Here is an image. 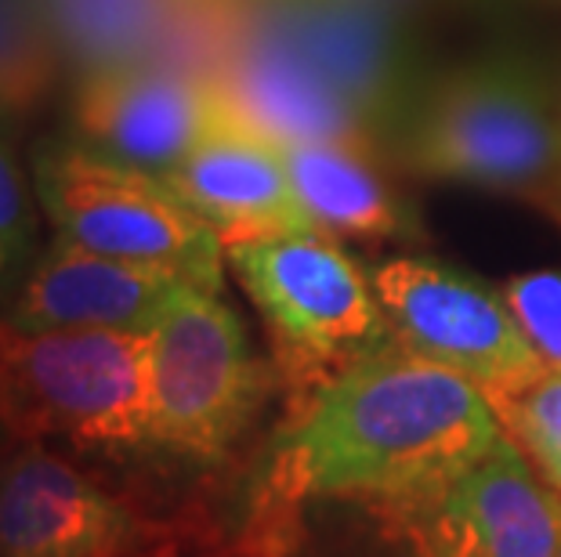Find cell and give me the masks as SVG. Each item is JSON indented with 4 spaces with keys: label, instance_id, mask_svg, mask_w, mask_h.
Here are the masks:
<instances>
[{
    "label": "cell",
    "instance_id": "obj_1",
    "mask_svg": "<svg viewBox=\"0 0 561 557\" xmlns=\"http://www.w3.org/2000/svg\"><path fill=\"white\" fill-rule=\"evenodd\" d=\"M500 438L479 387L391 344L286 409L257 464L243 550L254 557L308 507L374 503L446 481Z\"/></svg>",
    "mask_w": 561,
    "mask_h": 557
},
{
    "label": "cell",
    "instance_id": "obj_2",
    "mask_svg": "<svg viewBox=\"0 0 561 557\" xmlns=\"http://www.w3.org/2000/svg\"><path fill=\"white\" fill-rule=\"evenodd\" d=\"M388 163L416 182L511 196L561 229L554 69L525 47H496L421 80L388 138Z\"/></svg>",
    "mask_w": 561,
    "mask_h": 557
},
{
    "label": "cell",
    "instance_id": "obj_3",
    "mask_svg": "<svg viewBox=\"0 0 561 557\" xmlns=\"http://www.w3.org/2000/svg\"><path fill=\"white\" fill-rule=\"evenodd\" d=\"M225 265L268 334L286 409L369 355L391 348V329L369 268L322 232L225 246Z\"/></svg>",
    "mask_w": 561,
    "mask_h": 557
},
{
    "label": "cell",
    "instance_id": "obj_4",
    "mask_svg": "<svg viewBox=\"0 0 561 557\" xmlns=\"http://www.w3.org/2000/svg\"><path fill=\"white\" fill-rule=\"evenodd\" d=\"M0 417L19 442L110 460L149 453V334H26L0 318Z\"/></svg>",
    "mask_w": 561,
    "mask_h": 557
},
{
    "label": "cell",
    "instance_id": "obj_5",
    "mask_svg": "<svg viewBox=\"0 0 561 557\" xmlns=\"http://www.w3.org/2000/svg\"><path fill=\"white\" fill-rule=\"evenodd\" d=\"M276 387L225 293L182 290L149 334V453L188 471L229 464Z\"/></svg>",
    "mask_w": 561,
    "mask_h": 557
},
{
    "label": "cell",
    "instance_id": "obj_6",
    "mask_svg": "<svg viewBox=\"0 0 561 557\" xmlns=\"http://www.w3.org/2000/svg\"><path fill=\"white\" fill-rule=\"evenodd\" d=\"M341 507L352 557H558L561 547V496L507 434L446 481Z\"/></svg>",
    "mask_w": 561,
    "mask_h": 557
},
{
    "label": "cell",
    "instance_id": "obj_7",
    "mask_svg": "<svg viewBox=\"0 0 561 557\" xmlns=\"http://www.w3.org/2000/svg\"><path fill=\"white\" fill-rule=\"evenodd\" d=\"M51 235L94 254L163 265L225 293V243L163 174L102 156L77 138H44L30 156Z\"/></svg>",
    "mask_w": 561,
    "mask_h": 557
},
{
    "label": "cell",
    "instance_id": "obj_8",
    "mask_svg": "<svg viewBox=\"0 0 561 557\" xmlns=\"http://www.w3.org/2000/svg\"><path fill=\"white\" fill-rule=\"evenodd\" d=\"M391 340L460 373L482 395L543 373L504 293L485 279L424 254L385 257L369 268Z\"/></svg>",
    "mask_w": 561,
    "mask_h": 557
},
{
    "label": "cell",
    "instance_id": "obj_9",
    "mask_svg": "<svg viewBox=\"0 0 561 557\" xmlns=\"http://www.w3.org/2000/svg\"><path fill=\"white\" fill-rule=\"evenodd\" d=\"M250 26L290 44L385 141L421 88L413 26L374 0H243Z\"/></svg>",
    "mask_w": 561,
    "mask_h": 557
},
{
    "label": "cell",
    "instance_id": "obj_10",
    "mask_svg": "<svg viewBox=\"0 0 561 557\" xmlns=\"http://www.w3.org/2000/svg\"><path fill=\"white\" fill-rule=\"evenodd\" d=\"M146 521L51 442H19L0 464V557H130Z\"/></svg>",
    "mask_w": 561,
    "mask_h": 557
},
{
    "label": "cell",
    "instance_id": "obj_11",
    "mask_svg": "<svg viewBox=\"0 0 561 557\" xmlns=\"http://www.w3.org/2000/svg\"><path fill=\"white\" fill-rule=\"evenodd\" d=\"M218 113L210 80L157 62L80 73L69 102V138L130 167L171 174Z\"/></svg>",
    "mask_w": 561,
    "mask_h": 557
},
{
    "label": "cell",
    "instance_id": "obj_12",
    "mask_svg": "<svg viewBox=\"0 0 561 557\" xmlns=\"http://www.w3.org/2000/svg\"><path fill=\"white\" fill-rule=\"evenodd\" d=\"M188 287L199 282L174 268L94 254L51 235L0 318L26 334L41 329L152 334L167 307Z\"/></svg>",
    "mask_w": 561,
    "mask_h": 557
},
{
    "label": "cell",
    "instance_id": "obj_13",
    "mask_svg": "<svg viewBox=\"0 0 561 557\" xmlns=\"http://www.w3.org/2000/svg\"><path fill=\"white\" fill-rule=\"evenodd\" d=\"M174 193L218 232L225 246L316 232L297 204L286 152L243 124L218 94V113L196 149L167 174Z\"/></svg>",
    "mask_w": 561,
    "mask_h": 557
},
{
    "label": "cell",
    "instance_id": "obj_14",
    "mask_svg": "<svg viewBox=\"0 0 561 557\" xmlns=\"http://www.w3.org/2000/svg\"><path fill=\"white\" fill-rule=\"evenodd\" d=\"M210 84L243 124L261 130L279 149L333 141L385 156V141L377 130L290 44L250 26L247 19L240 40Z\"/></svg>",
    "mask_w": 561,
    "mask_h": 557
},
{
    "label": "cell",
    "instance_id": "obj_15",
    "mask_svg": "<svg viewBox=\"0 0 561 557\" xmlns=\"http://www.w3.org/2000/svg\"><path fill=\"white\" fill-rule=\"evenodd\" d=\"M290 171L297 204L312 229L337 243H424V221L410 196L391 182L388 160L359 146H290Z\"/></svg>",
    "mask_w": 561,
    "mask_h": 557
},
{
    "label": "cell",
    "instance_id": "obj_16",
    "mask_svg": "<svg viewBox=\"0 0 561 557\" xmlns=\"http://www.w3.org/2000/svg\"><path fill=\"white\" fill-rule=\"evenodd\" d=\"M178 0H47V30L80 73L157 62Z\"/></svg>",
    "mask_w": 561,
    "mask_h": 557
},
{
    "label": "cell",
    "instance_id": "obj_17",
    "mask_svg": "<svg viewBox=\"0 0 561 557\" xmlns=\"http://www.w3.org/2000/svg\"><path fill=\"white\" fill-rule=\"evenodd\" d=\"M485 398L504 434L561 496V370H543Z\"/></svg>",
    "mask_w": 561,
    "mask_h": 557
},
{
    "label": "cell",
    "instance_id": "obj_18",
    "mask_svg": "<svg viewBox=\"0 0 561 557\" xmlns=\"http://www.w3.org/2000/svg\"><path fill=\"white\" fill-rule=\"evenodd\" d=\"M58 44L47 19L0 0V120L26 116L55 84Z\"/></svg>",
    "mask_w": 561,
    "mask_h": 557
},
{
    "label": "cell",
    "instance_id": "obj_19",
    "mask_svg": "<svg viewBox=\"0 0 561 557\" xmlns=\"http://www.w3.org/2000/svg\"><path fill=\"white\" fill-rule=\"evenodd\" d=\"M41 221L44 210L33 188V174L22 167L0 130V315L41 254Z\"/></svg>",
    "mask_w": 561,
    "mask_h": 557
},
{
    "label": "cell",
    "instance_id": "obj_20",
    "mask_svg": "<svg viewBox=\"0 0 561 557\" xmlns=\"http://www.w3.org/2000/svg\"><path fill=\"white\" fill-rule=\"evenodd\" d=\"M500 293L543 370H561V271H522L511 276Z\"/></svg>",
    "mask_w": 561,
    "mask_h": 557
},
{
    "label": "cell",
    "instance_id": "obj_21",
    "mask_svg": "<svg viewBox=\"0 0 561 557\" xmlns=\"http://www.w3.org/2000/svg\"><path fill=\"white\" fill-rule=\"evenodd\" d=\"M374 4L391 11V15L402 19V22H410V26H416V19H424V15H432V11L446 8L449 0H374Z\"/></svg>",
    "mask_w": 561,
    "mask_h": 557
},
{
    "label": "cell",
    "instance_id": "obj_22",
    "mask_svg": "<svg viewBox=\"0 0 561 557\" xmlns=\"http://www.w3.org/2000/svg\"><path fill=\"white\" fill-rule=\"evenodd\" d=\"M19 445V438H15V431L8 428V420L0 417V464H4V460L11 456V449Z\"/></svg>",
    "mask_w": 561,
    "mask_h": 557
},
{
    "label": "cell",
    "instance_id": "obj_23",
    "mask_svg": "<svg viewBox=\"0 0 561 557\" xmlns=\"http://www.w3.org/2000/svg\"><path fill=\"white\" fill-rule=\"evenodd\" d=\"M558 557H561V547H558Z\"/></svg>",
    "mask_w": 561,
    "mask_h": 557
}]
</instances>
